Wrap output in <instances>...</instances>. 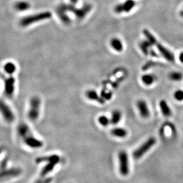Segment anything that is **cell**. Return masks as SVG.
<instances>
[{"instance_id":"cell-24","label":"cell","mask_w":183,"mask_h":183,"mask_svg":"<svg viewBox=\"0 0 183 183\" xmlns=\"http://www.w3.org/2000/svg\"><path fill=\"white\" fill-rule=\"evenodd\" d=\"M151 46H152V44L148 40H145L140 43L139 47L143 53L145 55H148L149 53V49Z\"/></svg>"},{"instance_id":"cell-26","label":"cell","mask_w":183,"mask_h":183,"mask_svg":"<svg viewBox=\"0 0 183 183\" xmlns=\"http://www.w3.org/2000/svg\"><path fill=\"white\" fill-rule=\"evenodd\" d=\"M169 78L173 81H180L183 78V74L180 72H172L168 75Z\"/></svg>"},{"instance_id":"cell-31","label":"cell","mask_w":183,"mask_h":183,"mask_svg":"<svg viewBox=\"0 0 183 183\" xmlns=\"http://www.w3.org/2000/svg\"><path fill=\"white\" fill-rule=\"evenodd\" d=\"M149 53L151 54V55L152 56H154V57H158V55H157V53H155V52H154V51H149Z\"/></svg>"},{"instance_id":"cell-33","label":"cell","mask_w":183,"mask_h":183,"mask_svg":"<svg viewBox=\"0 0 183 183\" xmlns=\"http://www.w3.org/2000/svg\"><path fill=\"white\" fill-rule=\"evenodd\" d=\"M69 1H70L71 3L72 4H73V5L77 4L78 3V0H69Z\"/></svg>"},{"instance_id":"cell-32","label":"cell","mask_w":183,"mask_h":183,"mask_svg":"<svg viewBox=\"0 0 183 183\" xmlns=\"http://www.w3.org/2000/svg\"><path fill=\"white\" fill-rule=\"evenodd\" d=\"M179 59L181 62L183 63V52H181L179 55Z\"/></svg>"},{"instance_id":"cell-8","label":"cell","mask_w":183,"mask_h":183,"mask_svg":"<svg viewBox=\"0 0 183 183\" xmlns=\"http://www.w3.org/2000/svg\"><path fill=\"white\" fill-rule=\"evenodd\" d=\"M23 141L27 146L33 149L40 148L43 145V143L42 142V141L35 138L32 134H30L26 138L23 139Z\"/></svg>"},{"instance_id":"cell-22","label":"cell","mask_w":183,"mask_h":183,"mask_svg":"<svg viewBox=\"0 0 183 183\" xmlns=\"http://www.w3.org/2000/svg\"><path fill=\"white\" fill-rule=\"evenodd\" d=\"M111 46L113 49L117 52H121L123 49V43L118 38H113L111 40Z\"/></svg>"},{"instance_id":"cell-18","label":"cell","mask_w":183,"mask_h":183,"mask_svg":"<svg viewBox=\"0 0 183 183\" xmlns=\"http://www.w3.org/2000/svg\"><path fill=\"white\" fill-rule=\"evenodd\" d=\"M112 134L118 138H125L127 136L128 131L122 128H116L111 130Z\"/></svg>"},{"instance_id":"cell-28","label":"cell","mask_w":183,"mask_h":183,"mask_svg":"<svg viewBox=\"0 0 183 183\" xmlns=\"http://www.w3.org/2000/svg\"><path fill=\"white\" fill-rule=\"evenodd\" d=\"M143 34L144 35L146 36V39H148V40L152 44V45H155L156 43L158 42L157 40H156V39L155 38V37L152 35L147 29H145L143 30Z\"/></svg>"},{"instance_id":"cell-30","label":"cell","mask_w":183,"mask_h":183,"mask_svg":"<svg viewBox=\"0 0 183 183\" xmlns=\"http://www.w3.org/2000/svg\"><path fill=\"white\" fill-rule=\"evenodd\" d=\"M44 178V177H42L41 178L36 181L35 183H51L53 180L51 177H48L45 178Z\"/></svg>"},{"instance_id":"cell-12","label":"cell","mask_w":183,"mask_h":183,"mask_svg":"<svg viewBox=\"0 0 183 183\" xmlns=\"http://www.w3.org/2000/svg\"><path fill=\"white\" fill-rule=\"evenodd\" d=\"M21 170L19 168H12L10 169L3 170L1 171V178H12L20 175L21 173Z\"/></svg>"},{"instance_id":"cell-34","label":"cell","mask_w":183,"mask_h":183,"mask_svg":"<svg viewBox=\"0 0 183 183\" xmlns=\"http://www.w3.org/2000/svg\"><path fill=\"white\" fill-rule=\"evenodd\" d=\"M180 15H181V17H183V8H182V10L181 11V12H180Z\"/></svg>"},{"instance_id":"cell-10","label":"cell","mask_w":183,"mask_h":183,"mask_svg":"<svg viewBox=\"0 0 183 183\" xmlns=\"http://www.w3.org/2000/svg\"><path fill=\"white\" fill-rule=\"evenodd\" d=\"M137 109H138L140 115L142 118L147 119L150 116V110L147 103L143 100H139L136 103Z\"/></svg>"},{"instance_id":"cell-11","label":"cell","mask_w":183,"mask_h":183,"mask_svg":"<svg viewBox=\"0 0 183 183\" xmlns=\"http://www.w3.org/2000/svg\"><path fill=\"white\" fill-rule=\"evenodd\" d=\"M155 46L157 48L158 51L165 59H166L167 60L170 61L171 62H174V56L171 52H170L168 49H167L166 48H165L163 45L158 42L156 43Z\"/></svg>"},{"instance_id":"cell-16","label":"cell","mask_w":183,"mask_h":183,"mask_svg":"<svg viewBox=\"0 0 183 183\" xmlns=\"http://www.w3.org/2000/svg\"><path fill=\"white\" fill-rule=\"evenodd\" d=\"M159 105L162 114L164 116L170 117V116H171L172 110L165 100H161L159 103Z\"/></svg>"},{"instance_id":"cell-15","label":"cell","mask_w":183,"mask_h":183,"mask_svg":"<svg viewBox=\"0 0 183 183\" xmlns=\"http://www.w3.org/2000/svg\"><path fill=\"white\" fill-rule=\"evenodd\" d=\"M56 12L60 20L62 21L63 23L67 25H68L71 23V20L69 17L67 15V12L65 11L58 6L56 8Z\"/></svg>"},{"instance_id":"cell-13","label":"cell","mask_w":183,"mask_h":183,"mask_svg":"<svg viewBox=\"0 0 183 183\" xmlns=\"http://www.w3.org/2000/svg\"><path fill=\"white\" fill-rule=\"evenodd\" d=\"M60 161V157L58 155H51L49 156H44L37 158L36 159V162L37 163L41 162H52L58 164Z\"/></svg>"},{"instance_id":"cell-27","label":"cell","mask_w":183,"mask_h":183,"mask_svg":"<svg viewBox=\"0 0 183 183\" xmlns=\"http://www.w3.org/2000/svg\"><path fill=\"white\" fill-rule=\"evenodd\" d=\"M98 122L101 126L104 127L107 126L111 123L110 119L105 115H101L99 116L98 118Z\"/></svg>"},{"instance_id":"cell-21","label":"cell","mask_w":183,"mask_h":183,"mask_svg":"<svg viewBox=\"0 0 183 183\" xmlns=\"http://www.w3.org/2000/svg\"><path fill=\"white\" fill-rule=\"evenodd\" d=\"M156 80V77L154 75L145 74L141 77V81L142 82L147 86L151 85Z\"/></svg>"},{"instance_id":"cell-19","label":"cell","mask_w":183,"mask_h":183,"mask_svg":"<svg viewBox=\"0 0 183 183\" xmlns=\"http://www.w3.org/2000/svg\"><path fill=\"white\" fill-rule=\"evenodd\" d=\"M121 117H122V114L120 110H115L113 111V112L112 113L111 117H110L111 123L114 125H117L120 121Z\"/></svg>"},{"instance_id":"cell-23","label":"cell","mask_w":183,"mask_h":183,"mask_svg":"<svg viewBox=\"0 0 183 183\" xmlns=\"http://www.w3.org/2000/svg\"><path fill=\"white\" fill-rule=\"evenodd\" d=\"M14 8L19 11H24L30 8V4L25 1H21L17 2L14 5Z\"/></svg>"},{"instance_id":"cell-3","label":"cell","mask_w":183,"mask_h":183,"mask_svg":"<svg viewBox=\"0 0 183 183\" xmlns=\"http://www.w3.org/2000/svg\"><path fill=\"white\" fill-rule=\"evenodd\" d=\"M41 100L36 96L33 97L30 100L29 110L28 111V117L32 121L36 120L40 114Z\"/></svg>"},{"instance_id":"cell-17","label":"cell","mask_w":183,"mask_h":183,"mask_svg":"<svg viewBox=\"0 0 183 183\" xmlns=\"http://www.w3.org/2000/svg\"><path fill=\"white\" fill-rule=\"evenodd\" d=\"M85 94H86L87 97L90 100L97 101L98 103H100V104H104V100L98 96V93L96 91L93 89L88 90L86 92Z\"/></svg>"},{"instance_id":"cell-6","label":"cell","mask_w":183,"mask_h":183,"mask_svg":"<svg viewBox=\"0 0 183 183\" xmlns=\"http://www.w3.org/2000/svg\"><path fill=\"white\" fill-rule=\"evenodd\" d=\"M0 109L4 120L8 123H11L15 119V116L10 107L3 101H1Z\"/></svg>"},{"instance_id":"cell-5","label":"cell","mask_w":183,"mask_h":183,"mask_svg":"<svg viewBox=\"0 0 183 183\" xmlns=\"http://www.w3.org/2000/svg\"><path fill=\"white\" fill-rule=\"evenodd\" d=\"M119 172L121 175L127 176L129 174L130 166L129 156L125 150H121L118 154Z\"/></svg>"},{"instance_id":"cell-20","label":"cell","mask_w":183,"mask_h":183,"mask_svg":"<svg viewBox=\"0 0 183 183\" xmlns=\"http://www.w3.org/2000/svg\"><path fill=\"white\" fill-rule=\"evenodd\" d=\"M56 165V164L55 163H52V162L48 163L43 168L41 171V173H40L41 177H45L49 173L52 172L53 170Z\"/></svg>"},{"instance_id":"cell-4","label":"cell","mask_w":183,"mask_h":183,"mask_svg":"<svg viewBox=\"0 0 183 183\" xmlns=\"http://www.w3.org/2000/svg\"><path fill=\"white\" fill-rule=\"evenodd\" d=\"M157 142V140L154 137H150L147 139L138 148H137L133 153V157L135 159L142 158L146 152H148Z\"/></svg>"},{"instance_id":"cell-2","label":"cell","mask_w":183,"mask_h":183,"mask_svg":"<svg viewBox=\"0 0 183 183\" xmlns=\"http://www.w3.org/2000/svg\"><path fill=\"white\" fill-rule=\"evenodd\" d=\"M52 14L49 11H44L37 13L31 16H28L23 17L20 20V25L22 27H27L28 26L34 24L36 22L51 19Z\"/></svg>"},{"instance_id":"cell-1","label":"cell","mask_w":183,"mask_h":183,"mask_svg":"<svg viewBox=\"0 0 183 183\" xmlns=\"http://www.w3.org/2000/svg\"><path fill=\"white\" fill-rule=\"evenodd\" d=\"M60 8H62L66 12H72L78 19H84L87 14L92 10V5L90 4H86L81 8L76 7L73 4H62L59 6Z\"/></svg>"},{"instance_id":"cell-25","label":"cell","mask_w":183,"mask_h":183,"mask_svg":"<svg viewBox=\"0 0 183 183\" xmlns=\"http://www.w3.org/2000/svg\"><path fill=\"white\" fill-rule=\"evenodd\" d=\"M4 70L6 73L12 75L16 72V67L12 62H7L4 66Z\"/></svg>"},{"instance_id":"cell-9","label":"cell","mask_w":183,"mask_h":183,"mask_svg":"<svg viewBox=\"0 0 183 183\" xmlns=\"http://www.w3.org/2000/svg\"><path fill=\"white\" fill-rule=\"evenodd\" d=\"M4 92L5 94L8 96H11L14 92L15 88V78L10 76L9 77H4Z\"/></svg>"},{"instance_id":"cell-29","label":"cell","mask_w":183,"mask_h":183,"mask_svg":"<svg viewBox=\"0 0 183 183\" xmlns=\"http://www.w3.org/2000/svg\"><path fill=\"white\" fill-rule=\"evenodd\" d=\"M174 98L178 101H183V91L178 89L175 91L174 93Z\"/></svg>"},{"instance_id":"cell-14","label":"cell","mask_w":183,"mask_h":183,"mask_svg":"<svg viewBox=\"0 0 183 183\" xmlns=\"http://www.w3.org/2000/svg\"><path fill=\"white\" fill-rule=\"evenodd\" d=\"M17 133L20 138L23 139L30 134H32L29 127L26 123H20L17 128Z\"/></svg>"},{"instance_id":"cell-7","label":"cell","mask_w":183,"mask_h":183,"mask_svg":"<svg viewBox=\"0 0 183 183\" xmlns=\"http://www.w3.org/2000/svg\"><path fill=\"white\" fill-rule=\"evenodd\" d=\"M136 3L133 0H127L124 3L119 4L114 7V11L117 14L121 12H128L135 6Z\"/></svg>"}]
</instances>
